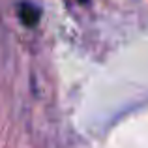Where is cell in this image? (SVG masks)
Listing matches in <instances>:
<instances>
[{"instance_id": "2", "label": "cell", "mask_w": 148, "mask_h": 148, "mask_svg": "<svg viewBox=\"0 0 148 148\" xmlns=\"http://www.w3.org/2000/svg\"><path fill=\"white\" fill-rule=\"evenodd\" d=\"M81 2H84V0H81Z\"/></svg>"}, {"instance_id": "1", "label": "cell", "mask_w": 148, "mask_h": 148, "mask_svg": "<svg viewBox=\"0 0 148 148\" xmlns=\"http://www.w3.org/2000/svg\"><path fill=\"white\" fill-rule=\"evenodd\" d=\"M40 17H41V11L38 6L30 2H23L19 6V19L25 26H36L40 23Z\"/></svg>"}]
</instances>
